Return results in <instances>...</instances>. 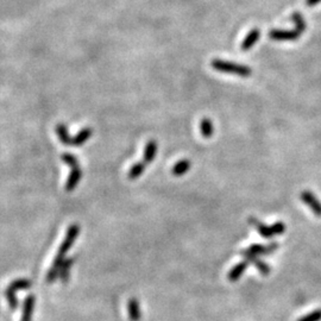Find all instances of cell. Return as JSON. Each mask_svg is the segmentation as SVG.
<instances>
[{
  "label": "cell",
  "instance_id": "5bb4252c",
  "mask_svg": "<svg viewBox=\"0 0 321 321\" xmlns=\"http://www.w3.org/2000/svg\"><path fill=\"white\" fill-rule=\"evenodd\" d=\"M157 143L155 142L154 139L149 140L148 143L145 144V148H144V163L145 164H149L151 163L152 161H154L156 154H157Z\"/></svg>",
  "mask_w": 321,
  "mask_h": 321
},
{
  "label": "cell",
  "instance_id": "ffe728a7",
  "mask_svg": "<svg viewBox=\"0 0 321 321\" xmlns=\"http://www.w3.org/2000/svg\"><path fill=\"white\" fill-rule=\"evenodd\" d=\"M144 170H145V163H144V162H139V163L133 164V166L131 167L130 172H128V179L130 180L138 179L144 173Z\"/></svg>",
  "mask_w": 321,
  "mask_h": 321
},
{
  "label": "cell",
  "instance_id": "cb8c5ba5",
  "mask_svg": "<svg viewBox=\"0 0 321 321\" xmlns=\"http://www.w3.org/2000/svg\"><path fill=\"white\" fill-rule=\"evenodd\" d=\"M320 2L321 0H306V5L310 6V7H313V6L320 4Z\"/></svg>",
  "mask_w": 321,
  "mask_h": 321
},
{
  "label": "cell",
  "instance_id": "e0dca14e",
  "mask_svg": "<svg viewBox=\"0 0 321 321\" xmlns=\"http://www.w3.org/2000/svg\"><path fill=\"white\" fill-rule=\"evenodd\" d=\"M190 169H191V162L188 160H181L173 167L172 173L174 176H182L185 175L186 173L190 172Z\"/></svg>",
  "mask_w": 321,
  "mask_h": 321
},
{
  "label": "cell",
  "instance_id": "5b68a950",
  "mask_svg": "<svg viewBox=\"0 0 321 321\" xmlns=\"http://www.w3.org/2000/svg\"><path fill=\"white\" fill-rule=\"evenodd\" d=\"M241 255H242V257L245 258V260H248L249 264H253V265L256 266V268L258 269V271H259L263 276H268L270 272H271V268H270V266L265 262H264V260L260 259L259 257L256 256V255L248 253L247 250H242Z\"/></svg>",
  "mask_w": 321,
  "mask_h": 321
},
{
  "label": "cell",
  "instance_id": "52a82bcc",
  "mask_svg": "<svg viewBox=\"0 0 321 321\" xmlns=\"http://www.w3.org/2000/svg\"><path fill=\"white\" fill-rule=\"evenodd\" d=\"M278 249V244L277 243H270V244H253L250 245L248 249H245V250L248 251V253L253 254V255H256V256L260 257V256H268V255H271L274 254L276 250Z\"/></svg>",
  "mask_w": 321,
  "mask_h": 321
},
{
  "label": "cell",
  "instance_id": "7402d4cb",
  "mask_svg": "<svg viewBox=\"0 0 321 321\" xmlns=\"http://www.w3.org/2000/svg\"><path fill=\"white\" fill-rule=\"evenodd\" d=\"M296 321H321V310H316L311 313L306 314Z\"/></svg>",
  "mask_w": 321,
  "mask_h": 321
},
{
  "label": "cell",
  "instance_id": "30bf717a",
  "mask_svg": "<svg viewBox=\"0 0 321 321\" xmlns=\"http://www.w3.org/2000/svg\"><path fill=\"white\" fill-rule=\"evenodd\" d=\"M36 304V298L34 295H28L24 300L23 305V312H22V319L20 321H31L32 314H34Z\"/></svg>",
  "mask_w": 321,
  "mask_h": 321
},
{
  "label": "cell",
  "instance_id": "8992f818",
  "mask_svg": "<svg viewBox=\"0 0 321 321\" xmlns=\"http://www.w3.org/2000/svg\"><path fill=\"white\" fill-rule=\"evenodd\" d=\"M300 199L311 208V211L317 215L321 217V201L318 199L317 195L310 191H304L300 195Z\"/></svg>",
  "mask_w": 321,
  "mask_h": 321
},
{
  "label": "cell",
  "instance_id": "9c48e42d",
  "mask_svg": "<svg viewBox=\"0 0 321 321\" xmlns=\"http://www.w3.org/2000/svg\"><path fill=\"white\" fill-rule=\"evenodd\" d=\"M81 178H82V169H81L80 164L76 167L70 168V174H69L67 184H65V191L73 192L75 187L79 185Z\"/></svg>",
  "mask_w": 321,
  "mask_h": 321
},
{
  "label": "cell",
  "instance_id": "3957f363",
  "mask_svg": "<svg viewBox=\"0 0 321 321\" xmlns=\"http://www.w3.org/2000/svg\"><path fill=\"white\" fill-rule=\"evenodd\" d=\"M249 223L256 227L258 233L265 239H271L274 238L275 236L283 235V233L286 232V224L282 223V221H277V223L268 226V225L260 223V221L257 220L256 218H250L249 219Z\"/></svg>",
  "mask_w": 321,
  "mask_h": 321
},
{
  "label": "cell",
  "instance_id": "603a6c76",
  "mask_svg": "<svg viewBox=\"0 0 321 321\" xmlns=\"http://www.w3.org/2000/svg\"><path fill=\"white\" fill-rule=\"evenodd\" d=\"M62 161H64V163L70 168L76 167L80 164L79 160L76 158V156H74L73 154H64L62 155Z\"/></svg>",
  "mask_w": 321,
  "mask_h": 321
},
{
  "label": "cell",
  "instance_id": "d6986e66",
  "mask_svg": "<svg viewBox=\"0 0 321 321\" xmlns=\"http://www.w3.org/2000/svg\"><path fill=\"white\" fill-rule=\"evenodd\" d=\"M292 20L295 24V30L296 31H299L300 34H302V32L306 31V29H307V24H306V20L304 16H302L300 12H294L292 14Z\"/></svg>",
  "mask_w": 321,
  "mask_h": 321
},
{
  "label": "cell",
  "instance_id": "ac0fdd59",
  "mask_svg": "<svg viewBox=\"0 0 321 321\" xmlns=\"http://www.w3.org/2000/svg\"><path fill=\"white\" fill-rule=\"evenodd\" d=\"M200 132L202 134V137L205 138H211L214 133V128H213V124L211 119L203 118L200 123Z\"/></svg>",
  "mask_w": 321,
  "mask_h": 321
},
{
  "label": "cell",
  "instance_id": "277c9868",
  "mask_svg": "<svg viewBox=\"0 0 321 321\" xmlns=\"http://www.w3.org/2000/svg\"><path fill=\"white\" fill-rule=\"evenodd\" d=\"M79 233H80V226H79V225H77V224L70 225V226L68 227L67 233H65L64 241L61 243V245H60L58 255H61V256L65 257V255H67L68 251L70 250L71 247L74 245V243H75V241H76V238H77V236H79Z\"/></svg>",
  "mask_w": 321,
  "mask_h": 321
},
{
  "label": "cell",
  "instance_id": "7c38bea8",
  "mask_svg": "<svg viewBox=\"0 0 321 321\" xmlns=\"http://www.w3.org/2000/svg\"><path fill=\"white\" fill-rule=\"evenodd\" d=\"M248 266H249L248 260H242V262L236 264V265L230 270L229 274H227V278H229V281H231V282L238 281L239 278L244 275V272L247 271Z\"/></svg>",
  "mask_w": 321,
  "mask_h": 321
},
{
  "label": "cell",
  "instance_id": "44dd1931",
  "mask_svg": "<svg viewBox=\"0 0 321 321\" xmlns=\"http://www.w3.org/2000/svg\"><path fill=\"white\" fill-rule=\"evenodd\" d=\"M5 298L7 300V304H8V307L11 308V310H16L18 307V299H17V295L16 293H12V292H8V290H5Z\"/></svg>",
  "mask_w": 321,
  "mask_h": 321
},
{
  "label": "cell",
  "instance_id": "4fadbf2b",
  "mask_svg": "<svg viewBox=\"0 0 321 321\" xmlns=\"http://www.w3.org/2000/svg\"><path fill=\"white\" fill-rule=\"evenodd\" d=\"M259 37H260L259 29H257V28L253 29L250 32H249L247 37H245V40L243 41L241 49L243 50V52H248V50H250L251 48H253L255 44L257 43V41L259 40Z\"/></svg>",
  "mask_w": 321,
  "mask_h": 321
},
{
  "label": "cell",
  "instance_id": "8fae6325",
  "mask_svg": "<svg viewBox=\"0 0 321 321\" xmlns=\"http://www.w3.org/2000/svg\"><path fill=\"white\" fill-rule=\"evenodd\" d=\"M128 314L131 321H139L142 319V310L140 304L136 298H131L128 301Z\"/></svg>",
  "mask_w": 321,
  "mask_h": 321
},
{
  "label": "cell",
  "instance_id": "ba28073f",
  "mask_svg": "<svg viewBox=\"0 0 321 321\" xmlns=\"http://www.w3.org/2000/svg\"><path fill=\"white\" fill-rule=\"evenodd\" d=\"M269 37L274 41H296L301 37V34L296 30H271Z\"/></svg>",
  "mask_w": 321,
  "mask_h": 321
},
{
  "label": "cell",
  "instance_id": "7a4b0ae2",
  "mask_svg": "<svg viewBox=\"0 0 321 321\" xmlns=\"http://www.w3.org/2000/svg\"><path fill=\"white\" fill-rule=\"evenodd\" d=\"M212 68L215 69V70L220 71V73H226V74H232V75H238V76L242 77H249L251 75V68L248 67V65L235 64V62L230 61H224V60H213L212 61Z\"/></svg>",
  "mask_w": 321,
  "mask_h": 321
},
{
  "label": "cell",
  "instance_id": "6da1fadb",
  "mask_svg": "<svg viewBox=\"0 0 321 321\" xmlns=\"http://www.w3.org/2000/svg\"><path fill=\"white\" fill-rule=\"evenodd\" d=\"M56 133H58L60 142L64 144V145L80 146V145H83V144H85L87 140L92 137L93 130L89 128H82V130H81L75 137H70L68 133L67 127H65L64 124H59L58 127H56Z\"/></svg>",
  "mask_w": 321,
  "mask_h": 321
},
{
  "label": "cell",
  "instance_id": "2e32d148",
  "mask_svg": "<svg viewBox=\"0 0 321 321\" xmlns=\"http://www.w3.org/2000/svg\"><path fill=\"white\" fill-rule=\"evenodd\" d=\"M30 287H31V282L26 280V278H19V280L12 281L11 283L8 284V287L6 288V290L17 294V292H19V290L29 289Z\"/></svg>",
  "mask_w": 321,
  "mask_h": 321
},
{
  "label": "cell",
  "instance_id": "9a60e30c",
  "mask_svg": "<svg viewBox=\"0 0 321 321\" xmlns=\"http://www.w3.org/2000/svg\"><path fill=\"white\" fill-rule=\"evenodd\" d=\"M73 264H74V258H65L64 263H62L61 269H60L59 278L64 282V283H67L69 281V277H70V270L73 268Z\"/></svg>",
  "mask_w": 321,
  "mask_h": 321
}]
</instances>
